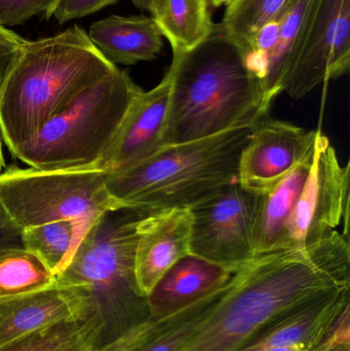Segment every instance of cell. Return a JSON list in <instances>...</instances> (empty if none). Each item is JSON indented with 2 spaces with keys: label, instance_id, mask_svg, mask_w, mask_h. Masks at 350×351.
<instances>
[{
  "label": "cell",
  "instance_id": "17",
  "mask_svg": "<svg viewBox=\"0 0 350 351\" xmlns=\"http://www.w3.org/2000/svg\"><path fill=\"white\" fill-rule=\"evenodd\" d=\"M86 33L99 51L114 65L152 61L164 47L162 33L151 16H108L92 23Z\"/></svg>",
  "mask_w": 350,
  "mask_h": 351
},
{
  "label": "cell",
  "instance_id": "6",
  "mask_svg": "<svg viewBox=\"0 0 350 351\" xmlns=\"http://www.w3.org/2000/svg\"><path fill=\"white\" fill-rule=\"evenodd\" d=\"M141 90L117 68L84 88L12 156L40 171L95 169Z\"/></svg>",
  "mask_w": 350,
  "mask_h": 351
},
{
  "label": "cell",
  "instance_id": "18",
  "mask_svg": "<svg viewBox=\"0 0 350 351\" xmlns=\"http://www.w3.org/2000/svg\"><path fill=\"white\" fill-rule=\"evenodd\" d=\"M229 282L224 288L173 315L152 317L151 321L140 330L134 343L125 351L182 350L215 311L227 292Z\"/></svg>",
  "mask_w": 350,
  "mask_h": 351
},
{
  "label": "cell",
  "instance_id": "22",
  "mask_svg": "<svg viewBox=\"0 0 350 351\" xmlns=\"http://www.w3.org/2000/svg\"><path fill=\"white\" fill-rule=\"evenodd\" d=\"M98 326L84 315L23 336L0 346V351H96Z\"/></svg>",
  "mask_w": 350,
  "mask_h": 351
},
{
  "label": "cell",
  "instance_id": "24",
  "mask_svg": "<svg viewBox=\"0 0 350 351\" xmlns=\"http://www.w3.org/2000/svg\"><path fill=\"white\" fill-rule=\"evenodd\" d=\"M55 284L47 264L29 250L0 255V300L45 290Z\"/></svg>",
  "mask_w": 350,
  "mask_h": 351
},
{
  "label": "cell",
  "instance_id": "10",
  "mask_svg": "<svg viewBox=\"0 0 350 351\" xmlns=\"http://www.w3.org/2000/svg\"><path fill=\"white\" fill-rule=\"evenodd\" d=\"M350 0H316L284 92L301 99L320 84L349 73Z\"/></svg>",
  "mask_w": 350,
  "mask_h": 351
},
{
  "label": "cell",
  "instance_id": "15",
  "mask_svg": "<svg viewBox=\"0 0 350 351\" xmlns=\"http://www.w3.org/2000/svg\"><path fill=\"white\" fill-rule=\"evenodd\" d=\"M236 272L188 254L177 261L147 294L152 317L173 315L224 288Z\"/></svg>",
  "mask_w": 350,
  "mask_h": 351
},
{
  "label": "cell",
  "instance_id": "8",
  "mask_svg": "<svg viewBox=\"0 0 350 351\" xmlns=\"http://www.w3.org/2000/svg\"><path fill=\"white\" fill-rule=\"evenodd\" d=\"M262 197L236 182L188 208L190 253L234 272L247 265L255 257L253 234Z\"/></svg>",
  "mask_w": 350,
  "mask_h": 351
},
{
  "label": "cell",
  "instance_id": "2",
  "mask_svg": "<svg viewBox=\"0 0 350 351\" xmlns=\"http://www.w3.org/2000/svg\"><path fill=\"white\" fill-rule=\"evenodd\" d=\"M147 213L133 206L103 213L55 276V285L77 299L80 317L96 319V351H125L153 317L135 267L138 225Z\"/></svg>",
  "mask_w": 350,
  "mask_h": 351
},
{
  "label": "cell",
  "instance_id": "26",
  "mask_svg": "<svg viewBox=\"0 0 350 351\" xmlns=\"http://www.w3.org/2000/svg\"><path fill=\"white\" fill-rule=\"evenodd\" d=\"M58 0H0V26H16L33 16H47Z\"/></svg>",
  "mask_w": 350,
  "mask_h": 351
},
{
  "label": "cell",
  "instance_id": "5",
  "mask_svg": "<svg viewBox=\"0 0 350 351\" xmlns=\"http://www.w3.org/2000/svg\"><path fill=\"white\" fill-rule=\"evenodd\" d=\"M253 127L229 130L203 139L164 146L147 160L106 173L109 193L145 212L190 208L238 182L242 150Z\"/></svg>",
  "mask_w": 350,
  "mask_h": 351
},
{
  "label": "cell",
  "instance_id": "34",
  "mask_svg": "<svg viewBox=\"0 0 350 351\" xmlns=\"http://www.w3.org/2000/svg\"><path fill=\"white\" fill-rule=\"evenodd\" d=\"M1 139V132H0V173L2 172V169H3L4 167L3 152H2Z\"/></svg>",
  "mask_w": 350,
  "mask_h": 351
},
{
  "label": "cell",
  "instance_id": "28",
  "mask_svg": "<svg viewBox=\"0 0 350 351\" xmlns=\"http://www.w3.org/2000/svg\"><path fill=\"white\" fill-rule=\"evenodd\" d=\"M117 1L118 0H58L45 19L55 18L59 24H64L71 20L90 16Z\"/></svg>",
  "mask_w": 350,
  "mask_h": 351
},
{
  "label": "cell",
  "instance_id": "23",
  "mask_svg": "<svg viewBox=\"0 0 350 351\" xmlns=\"http://www.w3.org/2000/svg\"><path fill=\"white\" fill-rule=\"evenodd\" d=\"M293 0H230L220 23L226 36L248 53L256 33L279 20Z\"/></svg>",
  "mask_w": 350,
  "mask_h": 351
},
{
  "label": "cell",
  "instance_id": "3",
  "mask_svg": "<svg viewBox=\"0 0 350 351\" xmlns=\"http://www.w3.org/2000/svg\"><path fill=\"white\" fill-rule=\"evenodd\" d=\"M173 53L164 146L254 127L265 119L271 105L262 82L220 24L192 51Z\"/></svg>",
  "mask_w": 350,
  "mask_h": 351
},
{
  "label": "cell",
  "instance_id": "25",
  "mask_svg": "<svg viewBox=\"0 0 350 351\" xmlns=\"http://www.w3.org/2000/svg\"><path fill=\"white\" fill-rule=\"evenodd\" d=\"M25 249L36 254L57 276L67 264L79 237L77 226L71 221H58L23 231Z\"/></svg>",
  "mask_w": 350,
  "mask_h": 351
},
{
  "label": "cell",
  "instance_id": "19",
  "mask_svg": "<svg viewBox=\"0 0 350 351\" xmlns=\"http://www.w3.org/2000/svg\"><path fill=\"white\" fill-rule=\"evenodd\" d=\"M316 0H293L279 19L277 39L261 70V82L269 104L284 92L288 73L301 47Z\"/></svg>",
  "mask_w": 350,
  "mask_h": 351
},
{
  "label": "cell",
  "instance_id": "9",
  "mask_svg": "<svg viewBox=\"0 0 350 351\" xmlns=\"http://www.w3.org/2000/svg\"><path fill=\"white\" fill-rule=\"evenodd\" d=\"M349 165L342 167L328 138L318 131L308 182L275 250L308 247L345 225L349 237Z\"/></svg>",
  "mask_w": 350,
  "mask_h": 351
},
{
  "label": "cell",
  "instance_id": "21",
  "mask_svg": "<svg viewBox=\"0 0 350 351\" xmlns=\"http://www.w3.org/2000/svg\"><path fill=\"white\" fill-rule=\"evenodd\" d=\"M208 0H153L149 12L173 53L199 47L214 28Z\"/></svg>",
  "mask_w": 350,
  "mask_h": 351
},
{
  "label": "cell",
  "instance_id": "4",
  "mask_svg": "<svg viewBox=\"0 0 350 351\" xmlns=\"http://www.w3.org/2000/svg\"><path fill=\"white\" fill-rule=\"evenodd\" d=\"M116 69L78 25L25 41L0 90V132L12 154L84 88Z\"/></svg>",
  "mask_w": 350,
  "mask_h": 351
},
{
  "label": "cell",
  "instance_id": "7",
  "mask_svg": "<svg viewBox=\"0 0 350 351\" xmlns=\"http://www.w3.org/2000/svg\"><path fill=\"white\" fill-rule=\"evenodd\" d=\"M0 202L23 229L71 221L78 237L106 210L129 206L115 199L100 170L40 171L10 167L0 173Z\"/></svg>",
  "mask_w": 350,
  "mask_h": 351
},
{
  "label": "cell",
  "instance_id": "1",
  "mask_svg": "<svg viewBox=\"0 0 350 351\" xmlns=\"http://www.w3.org/2000/svg\"><path fill=\"white\" fill-rule=\"evenodd\" d=\"M350 289L349 237L333 231L299 249L255 256L181 351H236L267 324L326 293Z\"/></svg>",
  "mask_w": 350,
  "mask_h": 351
},
{
  "label": "cell",
  "instance_id": "11",
  "mask_svg": "<svg viewBox=\"0 0 350 351\" xmlns=\"http://www.w3.org/2000/svg\"><path fill=\"white\" fill-rule=\"evenodd\" d=\"M318 134L287 121H259L253 127L240 156V185L256 193L271 191L296 167L314 156Z\"/></svg>",
  "mask_w": 350,
  "mask_h": 351
},
{
  "label": "cell",
  "instance_id": "14",
  "mask_svg": "<svg viewBox=\"0 0 350 351\" xmlns=\"http://www.w3.org/2000/svg\"><path fill=\"white\" fill-rule=\"evenodd\" d=\"M349 304L350 289L310 299L267 324L236 351H263L294 346L308 351L331 322Z\"/></svg>",
  "mask_w": 350,
  "mask_h": 351
},
{
  "label": "cell",
  "instance_id": "20",
  "mask_svg": "<svg viewBox=\"0 0 350 351\" xmlns=\"http://www.w3.org/2000/svg\"><path fill=\"white\" fill-rule=\"evenodd\" d=\"M314 156L296 167L271 191L263 194L253 234L255 256L273 251L277 247L284 227L310 177Z\"/></svg>",
  "mask_w": 350,
  "mask_h": 351
},
{
  "label": "cell",
  "instance_id": "33",
  "mask_svg": "<svg viewBox=\"0 0 350 351\" xmlns=\"http://www.w3.org/2000/svg\"><path fill=\"white\" fill-rule=\"evenodd\" d=\"M210 5L214 6V8H220L222 5H226L230 0H208Z\"/></svg>",
  "mask_w": 350,
  "mask_h": 351
},
{
  "label": "cell",
  "instance_id": "32",
  "mask_svg": "<svg viewBox=\"0 0 350 351\" xmlns=\"http://www.w3.org/2000/svg\"><path fill=\"white\" fill-rule=\"evenodd\" d=\"M263 351H308L305 348H299V346H294V348H271V350H266Z\"/></svg>",
  "mask_w": 350,
  "mask_h": 351
},
{
  "label": "cell",
  "instance_id": "29",
  "mask_svg": "<svg viewBox=\"0 0 350 351\" xmlns=\"http://www.w3.org/2000/svg\"><path fill=\"white\" fill-rule=\"evenodd\" d=\"M25 41L26 39L14 31L0 26V90L6 76L20 58Z\"/></svg>",
  "mask_w": 350,
  "mask_h": 351
},
{
  "label": "cell",
  "instance_id": "16",
  "mask_svg": "<svg viewBox=\"0 0 350 351\" xmlns=\"http://www.w3.org/2000/svg\"><path fill=\"white\" fill-rule=\"evenodd\" d=\"M79 302L58 285L0 300V346L42 328L80 317Z\"/></svg>",
  "mask_w": 350,
  "mask_h": 351
},
{
  "label": "cell",
  "instance_id": "12",
  "mask_svg": "<svg viewBox=\"0 0 350 351\" xmlns=\"http://www.w3.org/2000/svg\"><path fill=\"white\" fill-rule=\"evenodd\" d=\"M172 80L170 67L155 88L140 92L112 144L94 170L119 172L147 160L164 147Z\"/></svg>",
  "mask_w": 350,
  "mask_h": 351
},
{
  "label": "cell",
  "instance_id": "27",
  "mask_svg": "<svg viewBox=\"0 0 350 351\" xmlns=\"http://www.w3.org/2000/svg\"><path fill=\"white\" fill-rule=\"evenodd\" d=\"M308 351H350V304L331 322Z\"/></svg>",
  "mask_w": 350,
  "mask_h": 351
},
{
  "label": "cell",
  "instance_id": "13",
  "mask_svg": "<svg viewBox=\"0 0 350 351\" xmlns=\"http://www.w3.org/2000/svg\"><path fill=\"white\" fill-rule=\"evenodd\" d=\"M191 215L188 208L147 213L138 225L135 267L146 295L177 261L190 254Z\"/></svg>",
  "mask_w": 350,
  "mask_h": 351
},
{
  "label": "cell",
  "instance_id": "30",
  "mask_svg": "<svg viewBox=\"0 0 350 351\" xmlns=\"http://www.w3.org/2000/svg\"><path fill=\"white\" fill-rule=\"evenodd\" d=\"M23 231L0 202V255L25 249Z\"/></svg>",
  "mask_w": 350,
  "mask_h": 351
},
{
  "label": "cell",
  "instance_id": "31",
  "mask_svg": "<svg viewBox=\"0 0 350 351\" xmlns=\"http://www.w3.org/2000/svg\"><path fill=\"white\" fill-rule=\"evenodd\" d=\"M132 2H133L138 8H140V10L149 12L153 0H132Z\"/></svg>",
  "mask_w": 350,
  "mask_h": 351
}]
</instances>
